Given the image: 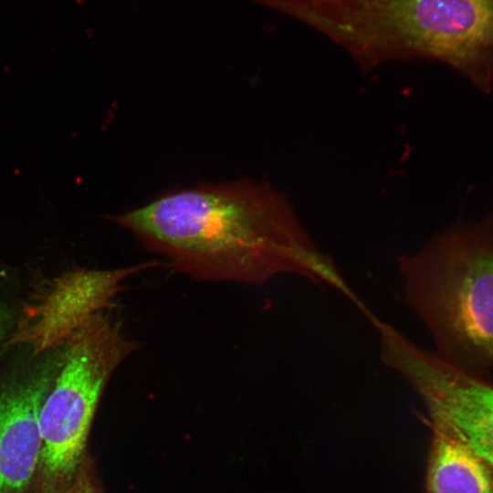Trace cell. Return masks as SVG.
<instances>
[{
  "instance_id": "6da1fadb",
  "label": "cell",
  "mask_w": 493,
  "mask_h": 493,
  "mask_svg": "<svg viewBox=\"0 0 493 493\" xmlns=\"http://www.w3.org/2000/svg\"><path fill=\"white\" fill-rule=\"evenodd\" d=\"M110 219L175 270L200 281L263 285L290 274L355 297L288 202L264 184H204Z\"/></svg>"
},
{
  "instance_id": "7a4b0ae2",
  "label": "cell",
  "mask_w": 493,
  "mask_h": 493,
  "mask_svg": "<svg viewBox=\"0 0 493 493\" xmlns=\"http://www.w3.org/2000/svg\"><path fill=\"white\" fill-rule=\"evenodd\" d=\"M279 13L320 32L363 68L435 59L480 91L493 87V0H279Z\"/></svg>"
},
{
  "instance_id": "3957f363",
  "label": "cell",
  "mask_w": 493,
  "mask_h": 493,
  "mask_svg": "<svg viewBox=\"0 0 493 493\" xmlns=\"http://www.w3.org/2000/svg\"><path fill=\"white\" fill-rule=\"evenodd\" d=\"M405 302L435 352L469 374L493 370V215L456 224L396 260Z\"/></svg>"
},
{
  "instance_id": "277c9868",
  "label": "cell",
  "mask_w": 493,
  "mask_h": 493,
  "mask_svg": "<svg viewBox=\"0 0 493 493\" xmlns=\"http://www.w3.org/2000/svg\"><path fill=\"white\" fill-rule=\"evenodd\" d=\"M137 348L105 311L92 316L63 345L39 416L40 461L48 476L63 478L74 472L105 386Z\"/></svg>"
},
{
  "instance_id": "5b68a950",
  "label": "cell",
  "mask_w": 493,
  "mask_h": 493,
  "mask_svg": "<svg viewBox=\"0 0 493 493\" xmlns=\"http://www.w3.org/2000/svg\"><path fill=\"white\" fill-rule=\"evenodd\" d=\"M393 371L420 395L430 417L453 429L493 467V383L415 343L396 355Z\"/></svg>"
},
{
  "instance_id": "8992f818",
  "label": "cell",
  "mask_w": 493,
  "mask_h": 493,
  "mask_svg": "<svg viewBox=\"0 0 493 493\" xmlns=\"http://www.w3.org/2000/svg\"><path fill=\"white\" fill-rule=\"evenodd\" d=\"M158 264L148 261L111 269L79 268L53 278L25 305L5 346L22 344L34 355L63 347L92 316L111 307L127 278Z\"/></svg>"
},
{
  "instance_id": "52a82bcc",
  "label": "cell",
  "mask_w": 493,
  "mask_h": 493,
  "mask_svg": "<svg viewBox=\"0 0 493 493\" xmlns=\"http://www.w3.org/2000/svg\"><path fill=\"white\" fill-rule=\"evenodd\" d=\"M60 360L42 361L0 392V493H19L35 472L42 447L40 411Z\"/></svg>"
},
{
  "instance_id": "ba28073f",
  "label": "cell",
  "mask_w": 493,
  "mask_h": 493,
  "mask_svg": "<svg viewBox=\"0 0 493 493\" xmlns=\"http://www.w3.org/2000/svg\"><path fill=\"white\" fill-rule=\"evenodd\" d=\"M429 422L425 493H493V467L449 426Z\"/></svg>"
},
{
  "instance_id": "9c48e42d",
  "label": "cell",
  "mask_w": 493,
  "mask_h": 493,
  "mask_svg": "<svg viewBox=\"0 0 493 493\" xmlns=\"http://www.w3.org/2000/svg\"><path fill=\"white\" fill-rule=\"evenodd\" d=\"M63 493H99L88 481H79Z\"/></svg>"
},
{
  "instance_id": "30bf717a",
  "label": "cell",
  "mask_w": 493,
  "mask_h": 493,
  "mask_svg": "<svg viewBox=\"0 0 493 493\" xmlns=\"http://www.w3.org/2000/svg\"><path fill=\"white\" fill-rule=\"evenodd\" d=\"M2 275V272L0 271V276ZM8 320V312L4 308V306L0 303V341H2L5 330L7 324Z\"/></svg>"
}]
</instances>
